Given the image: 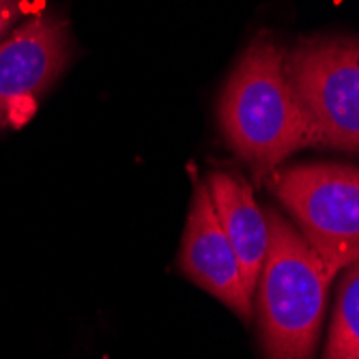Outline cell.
<instances>
[{
    "instance_id": "6",
    "label": "cell",
    "mask_w": 359,
    "mask_h": 359,
    "mask_svg": "<svg viewBox=\"0 0 359 359\" xmlns=\"http://www.w3.org/2000/svg\"><path fill=\"white\" fill-rule=\"evenodd\" d=\"M177 267L187 280L231 308L243 323H250L252 297L245 290L239 260L217 222L205 183L194 189Z\"/></svg>"
},
{
    "instance_id": "3",
    "label": "cell",
    "mask_w": 359,
    "mask_h": 359,
    "mask_svg": "<svg viewBox=\"0 0 359 359\" xmlns=\"http://www.w3.org/2000/svg\"><path fill=\"white\" fill-rule=\"evenodd\" d=\"M284 69L310 129V147L357 153L359 46L355 37H314L286 52Z\"/></svg>"
},
{
    "instance_id": "5",
    "label": "cell",
    "mask_w": 359,
    "mask_h": 359,
    "mask_svg": "<svg viewBox=\"0 0 359 359\" xmlns=\"http://www.w3.org/2000/svg\"><path fill=\"white\" fill-rule=\"evenodd\" d=\"M69 56V28L56 13L20 24L0 41V129L30 118Z\"/></svg>"
},
{
    "instance_id": "2",
    "label": "cell",
    "mask_w": 359,
    "mask_h": 359,
    "mask_svg": "<svg viewBox=\"0 0 359 359\" xmlns=\"http://www.w3.org/2000/svg\"><path fill=\"white\" fill-rule=\"evenodd\" d=\"M265 219L267 252L254 292L265 359H314L334 278L276 209Z\"/></svg>"
},
{
    "instance_id": "8",
    "label": "cell",
    "mask_w": 359,
    "mask_h": 359,
    "mask_svg": "<svg viewBox=\"0 0 359 359\" xmlns=\"http://www.w3.org/2000/svg\"><path fill=\"white\" fill-rule=\"evenodd\" d=\"M323 359H359V269L351 265L340 284Z\"/></svg>"
},
{
    "instance_id": "7",
    "label": "cell",
    "mask_w": 359,
    "mask_h": 359,
    "mask_svg": "<svg viewBox=\"0 0 359 359\" xmlns=\"http://www.w3.org/2000/svg\"><path fill=\"white\" fill-rule=\"evenodd\" d=\"M222 231L231 243L248 295L254 302L256 282L267 252L265 211L254 201L250 183L231 172H211L205 181Z\"/></svg>"
},
{
    "instance_id": "4",
    "label": "cell",
    "mask_w": 359,
    "mask_h": 359,
    "mask_svg": "<svg viewBox=\"0 0 359 359\" xmlns=\"http://www.w3.org/2000/svg\"><path fill=\"white\" fill-rule=\"evenodd\" d=\"M271 191L332 278L357 265L359 170L346 164H302L273 172Z\"/></svg>"
},
{
    "instance_id": "1",
    "label": "cell",
    "mask_w": 359,
    "mask_h": 359,
    "mask_svg": "<svg viewBox=\"0 0 359 359\" xmlns=\"http://www.w3.org/2000/svg\"><path fill=\"white\" fill-rule=\"evenodd\" d=\"M284 58L286 50L278 41L256 37L228 76L217 104L228 147L258 177L310 147V129L288 84Z\"/></svg>"
},
{
    "instance_id": "9",
    "label": "cell",
    "mask_w": 359,
    "mask_h": 359,
    "mask_svg": "<svg viewBox=\"0 0 359 359\" xmlns=\"http://www.w3.org/2000/svg\"><path fill=\"white\" fill-rule=\"evenodd\" d=\"M26 0H0V41L15 28Z\"/></svg>"
}]
</instances>
